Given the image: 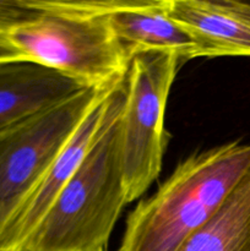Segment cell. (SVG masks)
I'll list each match as a JSON object with an SVG mask.
<instances>
[{"label": "cell", "mask_w": 250, "mask_h": 251, "mask_svg": "<svg viewBox=\"0 0 250 251\" xmlns=\"http://www.w3.org/2000/svg\"><path fill=\"white\" fill-rule=\"evenodd\" d=\"M115 86L117 83L100 91L75 131L9 216L0 229V251H20L76 173L107 119Z\"/></svg>", "instance_id": "obj_6"}, {"label": "cell", "mask_w": 250, "mask_h": 251, "mask_svg": "<svg viewBox=\"0 0 250 251\" xmlns=\"http://www.w3.org/2000/svg\"><path fill=\"white\" fill-rule=\"evenodd\" d=\"M181 59L172 51L131 54L125 77V103L120 115V161L127 203L158 178L168 134L166 107Z\"/></svg>", "instance_id": "obj_4"}, {"label": "cell", "mask_w": 250, "mask_h": 251, "mask_svg": "<svg viewBox=\"0 0 250 251\" xmlns=\"http://www.w3.org/2000/svg\"><path fill=\"white\" fill-rule=\"evenodd\" d=\"M125 95L124 78L115 86L107 119L82 163L20 251H97L107 248L127 203L120 161V115Z\"/></svg>", "instance_id": "obj_1"}, {"label": "cell", "mask_w": 250, "mask_h": 251, "mask_svg": "<svg viewBox=\"0 0 250 251\" xmlns=\"http://www.w3.org/2000/svg\"><path fill=\"white\" fill-rule=\"evenodd\" d=\"M250 168V145L230 142L178 164L126 221L119 251H176L207 223Z\"/></svg>", "instance_id": "obj_2"}, {"label": "cell", "mask_w": 250, "mask_h": 251, "mask_svg": "<svg viewBox=\"0 0 250 251\" xmlns=\"http://www.w3.org/2000/svg\"><path fill=\"white\" fill-rule=\"evenodd\" d=\"M97 251H107L105 249H100V250H97Z\"/></svg>", "instance_id": "obj_14"}, {"label": "cell", "mask_w": 250, "mask_h": 251, "mask_svg": "<svg viewBox=\"0 0 250 251\" xmlns=\"http://www.w3.org/2000/svg\"><path fill=\"white\" fill-rule=\"evenodd\" d=\"M41 14L33 0L0 1V33L10 36Z\"/></svg>", "instance_id": "obj_11"}, {"label": "cell", "mask_w": 250, "mask_h": 251, "mask_svg": "<svg viewBox=\"0 0 250 251\" xmlns=\"http://www.w3.org/2000/svg\"><path fill=\"white\" fill-rule=\"evenodd\" d=\"M176 251H250V168L215 216Z\"/></svg>", "instance_id": "obj_10"}, {"label": "cell", "mask_w": 250, "mask_h": 251, "mask_svg": "<svg viewBox=\"0 0 250 251\" xmlns=\"http://www.w3.org/2000/svg\"><path fill=\"white\" fill-rule=\"evenodd\" d=\"M41 14L10 34L27 60L58 71L85 88L103 90L125 78L130 53L105 15L64 0H33Z\"/></svg>", "instance_id": "obj_3"}, {"label": "cell", "mask_w": 250, "mask_h": 251, "mask_svg": "<svg viewBox=\"0 0 250 251\" xmlns=\"http://www.w3.org/2000/svg\"><path fill=\"white\" fill-rule=\"evenodd\" d=\"M168 0H83L91 14L105 15L131 56L139 50L172 51L183 60L198 58L191 34L167 12Z\"/></svg>", "instance_id": "obj_7"}, {"label": "cell", "mask_w": 250, "mask_h": 251, "mask_svg": "<svg viewBox=\"0 0 250 251\" xmlns=\"http://www.w3.org/2000/svg\"><path fill=\"white\" fill-rule=\"evenodd\" d=\"M100 91L85 88L50 109L0 130V229L75 131Z\"/></svg>", "instance_id": "obj_5"}, {"label": "cell", "mask_w": 250, "mask_h": 251, "mask_svg": "<svg viewBox=\"0 0 250 251\" xmlns=\"http://www.w3.org/2000/svg\"><path fill=\"white\" fill-rule=\"evenodd\" d=\"M167 12L198 46V58L250 56V19L234 0H168Z\"/></svg>", "instance_id": "obj_8"}, {"label": "cell", "mask_w": 250, "mask_h": 251, "mask_svg": "<svg viewBox=\"0 0 250 251\" xmlns=\"http://www.w3.org/2000/svg\"><path fill=\"white\" fill-rule=\"evenodd\" d=\"M27 60L21 50L12 43L9 36L0 33V61Z\"/></svg>", "instance_id": "obj_12"}, {"label": "cell", "mask_w": 250, "mask_h": 251, "mask_svg": "<svg viewBox=\"0 0 250 251\" xmlns=\"http://www.w3.org/2000/svg\"><path fill=\"white\" fill-rule=\"evenodd\" d=\"M234 1L238 9H239L245 16L250 19V1H239V0H234Z\"/></svg>", "instance_id": "obj_13"}, {"label": "cell", "mask_w": 250, "mask_h": 251, "mask_svg": "<svg viewBox=\"0 0 250 251\" xmlns=\"http://www.w3.org/2000/svg\"><path fill=\"white\" fill-rule=\"evenodd\" d=\"M85 90L31 60L0 61V130L44 112Z\"/></svg>", "instance_id": "obj_9"}]
</instances>
